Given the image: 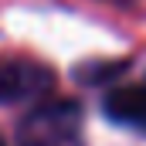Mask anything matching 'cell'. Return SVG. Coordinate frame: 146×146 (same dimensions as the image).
Here are the masks:
<instances>
[{
	"label": "cell",
	"instance_id": "1",
	"mask_svg": "<svg viewBox=\"0 0 146 146\" xmlns=\"http://www.w3.org/2000/svg\"><path fill=\"white\" fill-rule=\"evenodd\" d=\"M17 146H85V119L72 99H48L24 115Z\"/></svg>",
	"mask_w": 146,
	"mask_h": 146
},
{
	"label": "cell",
	"instance_id": "4",
	"mask_svg": "<svg viewBox=\"0 0 146 146\" xmlns=\"http://www.w3.org/2000/svg\"><path fill=\"white\" fill-rule=\"evenodd\" d=\"M0 146H3V139H0Z\"/></svg>",
	"mask_w": 146,
	"mask_h": 146
},
{
	"label": "cell",
	"instance_id": "3",
	"mask_svg": "<svg viewBox=\"0 0 146 146\" xmlns=\"http://www.w3.org/2000/svg\"><path fill=\"white\" fill-rule=\"evenodd\" d=\"M102 109H106V115H109L112 122L129 126L136 133H146V82L122 85V88L109 92L106 102H102Z\"/></svg>",
	"mask_w": 146,
	"mask_h": 146
},
{
	"label": "cell",
	"instance_id": "2",
	"mask_svg": "<svg viewBox=\"0 0 146 146\" xmlns=\"http://www.w3.org/2000/svg\"><path fill=\"white\" fill-rule=\"evenodd\" d=\"M51 85H54V72L48 65L34 58H21V54L0 58V106L41 99Z\"/></svg>",
	"mask_w": 146,
	"mask_h": 146
}]
</instances>
